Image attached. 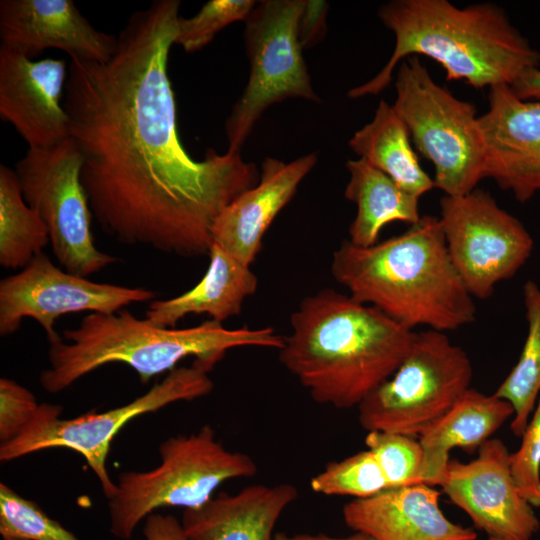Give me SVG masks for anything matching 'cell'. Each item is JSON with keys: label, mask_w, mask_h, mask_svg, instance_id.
Wrapping results in <instances>:
<instances>
[{"label": "cell", "mask_w": 540, "mask_h": 540, "mask_svg": "<svg viewBox=\"0 0 540 540\" xmlns=\"http://www.w3.org/2000/svg\"><path fill=\"white\" fill-rule=\"evenodd\" d=\"M179 0L135 11L103 62L70 60L63 105L81 182L102 230L126 245L208 255L220 213L259 180L240 153L183 146L168 74Z\"/></svg>", "instance_id": "obj_1"}, {"label": "cell", "mask_w": 540, "mask_h": 540, "mask_svg": "<svg viewBox=\"0 0 540 540\" xmlns=\"http://www.w3.org/2000/svg\"><path fill=\"white\" fill-rule=\"evenodd\" d=\"M279 361L311 398L358 407L408 355L413 330L331 288L305 296L290 316Z\"/></svg>", "instance_id": "obj_2"}, {"label": "cell", "mask_w": 540, "mask_h": 540, "mask_svg": "<svg viewBox=\"0 0 540 540\" xmlns=\"http://www.w3.org/2000/svg\"><path fill=\"white\" fill-rule=\"evenodd\" d=\"M330 271L357 301L397 323L447 332L474 322L476 305L449 256L439 217L368 247L345 240Z\"/></svg>", "instance_id": "obj_3"}, {"label": "cell", "mask_w": 540, "mask_h": 540, "mask_svg": "<svg viewBox=\"0 0 540 540\" xmlns=\"http://www.w3.org/2000/svg\"><path fill=\"white\" fill-rule=\"evenodd\" d=\"M378 15L394 33L393 53L373 78L348 91L350 98L378 95L397 64L419 54L438 62L447 80H465L476 89L512 86L540 66V52L492 3L458 8L448 0H393Z\"/></svg>", "instance_id": "obj_4"}, {"label": "cell", "mask_w": 540, "mask_h": 540, "mask_svg": "<svg viewBox=\"0 0 540 540\" xmlns=\"http://www.w3.org/2000/svg\"><path fill=\"white\" fill-rule=\"evenodd\" d=\"M50 343L49 366L39 376L42 388L56 394L88 373L110 363L134 369L141 383L177 368L187 357L213 363L236 347L279 350L284 337L272 327L227 329L215 320L189 328H163L138 319L128 310L90 313L75 329Z\"/></svg>", "instance_id": "obj_5"}, {"label": "cell", "mask_w": 540, "mask_h": 540, "mask_svg": "<svg viewBox=\"0 0 540 540\" xmlns=\"http://www.w3.org/2000/svg\"><path fill=\"white\" fill-rule=\"evenodd\" d=\"M159 454L161 461L155 468L118 475L116 490L107 499L114 537L130 540L138 524L157 509L199 508L224 482L257 473L255 461L227 450L210 425L166 439Z\"/></svg>", "instance_id": "obj_6"}, {"label": "cell", "mask_w": 540, "mask_h": 540, "mask_svg": "<svg viewBox=\"0 0 540 540\" xmlns=\"http://www.w3.org/2000/svg\"><path fill=\"white\" fill-rule=\"evenodd\" d=\"M393 107L447 196L476 189L484 178V144L476 107L438 85L418 56L400 62Z\"/></svg>", "instance_id": "obj_7"}, {"label": "cell", "mask_w": 540, "mask_h": 540, "mask_svg": "<svg viewBox=\"0 0 540 540\" xmlns=\"http://www.w3.org/2000/svg\"><path fill=\"white\" fill-rule=\"evenodd\" d=\"M212 363L195 359L190 366L168 372L165 378L133 401L105 412L94 411L75 418H61L62 406L42 403L15 439L0 444V460L8 462L50 448L78 452L98 478L106 498L115 490L106 461L110 445L120 429L131 419L155 412L178 401H191L210 394L214 383L208 373Z\"/></svg>", "instance_id": "obj_8"}, {"label": "cell", "mask_w": 540, "mask_h": 540, "mask_svg": "<svg viewBox=\"0 0 540 540\" xmlns=\"http://www.w3.org/2000/svg\"><path fill=\"white\" fill-rule=\"evenodd\" d=\"M473 366L446 332H416L395 373L358 406L367 431L420 436L471 388Z\"/></svg>", "instance_id": "obj_9"}, {"label": "cell", "mask_w": 540, "mask_h": 540, "mask_svg": "<svg viewBox=\"0 0 540 540\" xmlns=\"http://www.w3.org/2000/svg\"><path fill=\"white\" fill-rule=\"evenodd\" d=\"M303 3L304 0L259 1L244 21L250 73L225 123L230 153H240L269 106L291 97L321 101L312 87L298 39Z\"/></svg>", "instance_id": "obj_10"}, {"label": "cell", "mask_w": 540, "mask_h": 540, "mask_svg": "<svg viewBox=\"0 0 540 540\" xmlns=\"http://www.w3.org/2000/svg\"><path fill=\"white\" fill-rule=\"evenodd\" d=\"M81 167V154L69 137L51 147L28 148L15 172L26 203L47 227L57 261L67 272L88 277L117 258L95 246Z\"/></svg>", "instance_id": "obj_11"}, {"label": "cell", "mask_w": 540, "mask_h": 540, "mask_svg": "<svg viewBox=\"0 0 540 540\" xmlns=\"http://www.w3.org/2000/svg\"><path fill=\"white\" fill-rule=\"evenodd\" d=\"M451 261L474 298L486 299L529 259L534 241L523 223L481 189L440 200Z\"/></svg>", "instance_id": "obj_12"}, {"label": "cell", "mask_w": 540, "mask_h": 540, "mask_svg": "<svg viewBox=\"0 0 540 540\" xmlns=\"http://www.w3.org/2000/svg\"><path fill=\"white\" fill-rule=\"evenodd\" d=\"M155 296L145 288L98 283L71 274L42 252L18 273L0 281V335L14 334L28 317L39 323L53 343L61 340L55 322L64 314L116 313Z\"/></svg>", "instance_id": "obj_13"}, {"label": "cell", "mask_w": 540, "mask_h": 540, "mask_svg": "<svg viewBox=\"0 0 540 540\" xmlns=\"http://www.w3.org/2000/svg\"><path fill=\"white\" fill-rule=\"evenodd\" d=\"M509 457L504 442L490 438L475 459L450 460L441 487L489 538L531 540L540 521L517 487Z\"/></svg>", "instance_id": "obj_14"}, {"label": "cell", "mask_w": 540, "mask_h": 540, "mask_svg": "<svg viewBox=\"0 0 540 540\" xmlns=\"http://www.w3.org/2000/svg\"><path fill=\"white\" fill-rule=\"evenodd\" d=\"M68 64L62 59H31L0 45V116L30 149L69 138L63 105Z\"/></svg>", "instance_id": "obj_15"}, {"label": "cell", "mask_w": 540, "mask_h": 540, "mask_svg": "<svg viewBox=\"0 0 540 540\" xmlns=\"http://www.w3.org/2000/svg\"><path fill=\"white\" fill-rule=\"evenodd\" d=\"M488 99L479 117L484 178L527 202L540 193V99L522 100L505 84L491 87Z\"/></svg>", "instance_id": "obj_16"}, {"label": "cell", "mask_w": 540, "mask_h": 540, "mask_svg": "<svg viewBox=\"0 0 540 540\" xmlns=\"http://www.w3.org/2000/svg\"><path fill=\"white\" fill-rule=\"evenodd\" d=\"M0 39L31 59L55 48L70 60L103 62L117 46V36L93 27L72 0H1Z\"/></svg>", "instance_id": "obj_17"}, {"label": "cell", "mask_w": 540, "mask_h": 540, "mask_svg": "<svg viewBox=\"0 0 540 540\" xmlns=\"http://www.w3.org/2000/svg\"><path fill=\"white\" fill-rule=\"evenodd\" d=\"M317 159L316 153L288 163L266 157L258 182L240 193L216 219L212 230L213 243L251 266L262 248L265 232L294 197Z\"/></svg>", "instance_id": "obj_18"}, {"label": "cell", "mask_w": 540, "mask_h": 540, "mask_svg": "<svg viewBox=\"0 0 540 540\" xmlns=\"http://www.w3.org/2000/svg\"><path fill=\"white\" fill-rule=\"evenodd\" d=\"M439 496L433 486L424 483L389 488L348 502L343 518L352 530L376 540H475L473 529L444 516Z\"/></svg>", "instance_id": "obj_19"}, {"label": "cell", "mask_w": 540, "mask_h": 540, "mask_svg": "<svg viewBox=\"0 0 540 540\" xmlns=\"http://www.w3.org/2000/svg\"><path fill=\"white\" fill-rule=\"evenodd\" d=\"M297 497L289 483L253 484L184 509L181 523L189 540H274L278 519Z\"/></svg>", "instance_id": "obj_20"}, {"label": "cell", "mask_w": 540, "mask_h": 540, "mask_svg": "<svg viewBox=\"0 0 540 540\" xmlns=\"http://www.w3.org/2000/svg\"><path fill=\"white\" fill-rule=\"evenodd\" d=\"M513 416L514 409L508 401L468 389L419 436L423 451L421 483L442 486L452 449H478Z\"/></svg>", "instance_id": "obj_21"}, {"label": "cell", "mask_w": 540, "mask_h": 540, "mask_svg": "<svg viewBox=\"0 0 540 540\" xmlns=\"http://www.w3.org/2000/svg\"><path fill=\"white\" fill-rule=\"evenodd\" d=\"M205 275L192 289L167 300L152 301L145 320L163 328H175L189 314H207L223 321L239 315L242 305L258 287V279L249 265L213 243Z\"/></svg>", "instance_id": "obj_22"}, {"label": "cell", "mask_w": 540, "mask_h": 540, "mask_svg": "<svg viewBox=\"0 0 540 540\" xmlns=\"http://www.w3.org/2000/svg\"><path fill=\"white\" fill-rule=\"evenodd\" d=\"M349 181L345 198L355 203L357 212L349 227V241L359 247L377 243L389 223L414 224L420 218L419 197L407 192L387 174L365 160L346 162Z\"/></svg>", "instance_id": "obj_23"}, {"label": "cell", "mask_w": 540, "mask_h": 540, "mask_svg": "<svg viewBox=\"0 0 540 540\" xmlns=\"http://www.w3.org/2000/svg\"><path fill=\"white\" fill-rule=\"evenodd\" d=\"M410 137L393 105L381 100L372 121L354 133L349 146L361 159L420 198L435 188V183L420 166Z\"/></svg>", "instance_id": "obj_24"}, {"label": "cell", "mask_w": 540, "mask_h": 540, "mask_svg": "<svg viewBox=\"0 0 540 540\" xmlns=\"http://www.w3.org/2000/svg\"><path fill=\"white\" fill-rule=\"evenodd\" d=\"M50 242L47 227L25 201L15 170L0 165V264L23 269Z\"/></svg>", "instance_id": "obj_25"}, {"label": "cell", "mask_w": 540, "mask_h": 540, "mask_svg": "<svg viewBox=\"0 0 540 540\" xmlns=\"http://www.w3.org/2000/svg\"><path fill=\"white\" fill-rule=\"evenodd\" d=\"M527 335L518 361L495 391L513 409L511 431L521 437L540 395V286L528 280L523 285Z\"/></svg>", "instance_id": "obj_26"}, {"label": "cell", "mask_w": 540, "mask_h": 540, "mask_svg": "<svg viewBox=\"0 0 540 540\" xmlns=\"http://www.w3.org/2000/svg\"><path fill=\"white\" fill-rule=\"evenodd\" d=\"M315 493L326 496H352L364 499L390 486L370 450L357 452L339 461L329 462L310 480Z\"/></svg>", "instance_id": "obj_27"}, {"label": "cell", "mask_w": 540, "mask_h": 540, "mask_svg": "<svg viewBox=\"0 0 540 540\" xmlns=\"http://www.w3.org/2000/svg\"><path fill=\"white\" fill-rule=\"evenodd\" d=\"M0 534L15 540H79L58 521L50 518L37 502L0 483Z\"/></svg>", "instance_id": "obj_28"}, {"label": "cell", "mask_w": 540, "mask_h": 540, "mask_svg": "<svg viewBox=\"0 0 540 540\" xmlns=\"http://www.w3.org/2000/svg\"><path fill=\"white\" fill-rule=\"evenodd\" d=\"M365 444L375 456L390 488L421 483L423 451L413 436L369 431Z\"/></svg>", "instance_id": "obj_29"}, {"label": "cell", "mask_w": 540, "mask_h": 540, "mask_svg": "<svg viewBox=\"0 0 540 540\" xmlns=\"http://www.w3.org/2000/svg\"><path fill=\"white\" fill-rule=\"evenodd\" d=\"M256 3L252 0H210L194 16H179L174 44L187 53L197 52L226 26L245 21Z\"/></svg>", "instance_id": "obj_30"}, {"label": "cell", "mask_w": 540, "mask_h": 540, "mask_svg": "<svg viewBox=\"0 0 540 540\" xmlns=\"http://www.w3.org/2000/svg\"><path fill=\"white\" fill-rule=\"evenodd\" d=\"M519 448L510 453V468L523 498L540 508V395L521 435Z\"/></svg>", "instance_id": "obj_31"}, {"label": "cell", "mask_w": 540, "mask_h": 540, "mask_svg": "<svg viewBox=\"0 0 540 540\" xmlns=\"http://www.w3.org/2000/svg\"><path fill=\"white\" fill-rule=\"evenodd\" d=\"M40 404L34 394L17 383L3 377L0 379V442L18 437L34 418Z\"/></svg>", "instance_id": "obj_32"}, {"label": "cell", "mask_w": 540, "mask_h": 540, "mask_svg": "<svg viewBox=\"0 0 540 540\" xmlns=\"http://www.w3.org/2000/svg\"><path fill=\"white\" fill-rule=\"evenodd\" d=\"M328 8L326 1L304 0L297 27L302 48L312 47L325 37Z\"/></svg>", "instance_id": "obj_33"}, {"label": "cell", "mask_w": 540, "mask_h": 540, "mask_svg": "<svg viewBox=\"0 0 540 540\" xmlns=\"http://www.w3.org/2000/svg\"><path fill=\"white\" fill-rule=\"evenodd\" d=\"M143 534L145 540H189L181 521L156 512L145 518Z\"/></svg>", "instance_id": "obj_34"}, {"label": "cell", "mask_w": 540, "mask_h": 540, "mask_svg": "<svg viewBox=\"0 0 540 540\" xmlns=\"http://www.w3.org/2000/svg\"><path fill=\"white\" fill-rule=\"evenodd\" d=\"M511 89L522 100L540 99V67L526 71Z\"/></svg>", "instance_id": "obj_35"}, {"label": "cell", "mask_w": 540, "mask_h": 540, "mask_svg": "<svg viewBox=\"0 0 540 540\" xmlns=\"http://www.w3.org/2000/svg\"><path fill=\"white\" fill-rule=\"evenodd\" d=\"M356 533L345 537H334L327 534H294L277 533L274 535V540H376L374 537L355 531Z\"/></svg>", "instance_id": "obj_36"}, {"label": "cell", "mask_w": 540, "mask_h": 540, "mask_svg": "<svg viewBox=\"0 0 540 540\" xmlns=\"http://www.w3.org/2000/svg\"><path fill=\"white\" fill-rule=\"evenodd\" d=\"M3 540H15V539H3Z\"/></svg>", "instance_id": "obj_37"}]
</instances>
